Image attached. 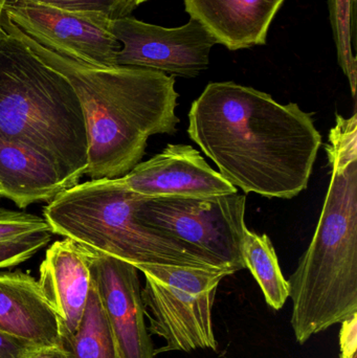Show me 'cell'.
<instances>
[{"instance_id":"4","label":"cell","mask_w":357,"mask_h":358,"mask_svg":"<svg viewBox=\"0 0 357 358\" xmlns=\"http://www.w3.org/2000/svg\"><path fill=\"white\" fill-rule=\"evenodd\" d=\"M0 138L45 157L68 189L87 171V125L75 90L64 76L3 29L0 31Z\"/></svg>"},{"instance_id":"14","label":"cell","mask_w":357,"mask_h":358,"mask_svg":"<svg viewBox=\"0 0 357 358\" xmlns=\"http://www.w3.org/2000/svg\"><path fill=\"white\" fill-rule=\"evenodd\" d=\"M285 0H184L190 18L230 50L263 45Z\"/></svg>"},{"instance_id":"9","label":"cell","mask_w":357,"mask_h":358,"mask_svg":"<svg viewBox=\"0 0 357 358\" xmlns=\"http://www.w3.org/2000/svg\"><path fill=\"white\" fill-rule=\"evenodd\" d=\"M111 31L121 43L117 66L152 69L171 77H198L209 67L210 52L217 44L193 18L168 29L126 16L112 20Z\"/></svg>"},{"instance_id":"3","label":"cell","mask_w":357,"mask_h":358,"mask_svg":"<svg viewBox=\"0 0 357 358\" xmlns=\"http://www.w3.org/2000/svg\"><path fill=\"white\" fill-rule=\"evenodd\" d=\"M330 182L312 242L289 284L296 341L357 313V115L337 113L325 146Z\"/></svg>"},{"instance_id":"25","label":"cell","mask_w":357,"mask_h":358,"mask_svg":"<svg viewBox=\"0 0 357 358\" xmlns=\"http://www.w3.org/2000/svg\"><path fill=\"white\" fill-rule=\"evenodd\" d=\"M6 2H8V0H0V31H2V15H3L4 6H6Z\"/></svg>"},{"instance_id":"7","label":"cell","mask_w":357,"mask_h":358,"mask_svg":"<svg viewBox=\"0 0 357 358\" xmlns=\"http://www.w3.org/2000/svg\"><path fill=\"white\" fill-rule=\"evenodd\" d=\"M247 196L142 197L136 216L149 227L184 242L210 265L234 275L245 269L242 256Z\"/></svg>"},{"instance_id":"24","label":"cell","mask_w":357,"mask_h":358,"mask_svg":"<svg viewBox=\"0 0 357 358\" xmlns=\"http://www.w3.org/2000/svg\"><path fill=\"white\" fill-rule=\"evenodd\" d=\"M27 358H66L60 346L36 348Z\"/></svg>"},{"instance_id":"18","label":"cell","mask_w":357,"mask_h":358,"mask_svg":"<svg viewBox=\"0 0 357 358\" xmlns=\"http://www.w3.org/2000/svg\"><path fill=\"white\" fill-rule=\"evenodd\" d=\"M356 0H328L329 16L337 61L349 81L352 96L356 98L357 61L356 55Z\"/></svg>"},{"instance_id":"23","label":"cell","mask_w":357,"mask_h":358,"mask_svg":"<svg viewBox=\"0 0 357 358\" xmlns=\"http://www.w3.org/2000/svg\"><path fill=\"white\" fill-rule=\"evenodd\" d=\"M36 348L0 330V358H27Z\"/></svg>"},{"instance_id":"21","label":"cell","mask_w":357,"mask_h":358,"mask_svg":"<svg viewBox=\"0 0 357 358\" xmlns=\"http://www.w3.org/2000/svg\"><path fill=\"white\" fill-rule=\"evenodd\" d=\"M52 231H42L0 245V269L17 266L35 256L52 240Z\"/></svg>"},{"instance_id":"1","label":"cell","mask_w":357,"mask_h":358,"mask_svg":"<svg viewBox=\"0 0 357 358\" xmlns=\"http://www.w3.org/2000/svg\"><path fill=\"white\" fill-rule=\"evenodd\" d=\"M188 134L226 181L262 197L307 189L322 136L296 103L235 82H212L192 103Z\"/></svg>"},{"instance_id":"22","label":"cell","mask_w":357,"mask_h":358,"mask_svg":"<svg viewBox=\"0 0 357 358\" xmlns=\"http://www.w3.org/2000/svg\"><path fill=\"white\" fill-rule=\"evenodd\" d=\"M340 346L341 358H357V313L342 322Z\"/></svg>"},{"instance_id":"12","label":"cell","mask_w":357,"mask_h":358,"mask_svg":"<svg viewBox=\"0 0 357 358\" xmlns=\"http://www.w3.org/2000/svg\"><path fill=\"white\" fill-rule=\"evenodd\" d=\"M38 282L58 315L61 338L73 336L81 323L92 284L83 246L67 238L52 243L40 265Z\"/></svg>"},{"instance_id":"10","label":"cell","mask_w":357,"mask_h":358,"mask_svg":"<svg viewBox=\"0 0 357 358\" xmlns=\"http://www.w3.org/2000/svg\"><path fill=\"white\" fill-rule=\"evenodd\" d=\"M85 250L92 280L98 290L121 358H154L138 269L130 263Z\"/></svg>"},{"instance_id":"17","label":"cell","mask_w":357,"mask_h":358,"mask_svg":"<svg viewBox=\"0 0 357 358\" xmlns=\"http://www.w3.org/2000/svg\"><path fill=\"white\" fill-rule=\"evenodd\" d=\"M245 268L259 284L266 303L275 310L284 307L289 298V284L279 265L276 250L268 235H258L255 231H245L242 246Z\"/></svg>"},{"instance_id":"11","label":"cell","mask_w":357,"mask_h":358,"mask_svg":"<svg viewBox=\"0 0 357 358\" xmlns=\"http://www.w3.org/2000/svg\"><path fill=\"white\" fill-rule=\"evenodd\" d=\"M119 180L132 193L145 198L212 197L237 192L189 145H168Z\"/></svg>"},{"instance_id":"20","label":"cell","mask_w":357,"mask_h":358,"mask_svg":"<svg viewBox=\"0 0 357 358\" xmlns=\"http://www.w3.org/2000/svg\"><path fill=\"white\" fill-rule=\"evenodd\" d=\"M42 231H52L45 219L37 215L0 208V245Z\"/></svg>"},{"instance_id":"26","label":"cell","mask_w":357,"mask_h":358,"mask_svg":"<svg viewBox=\"0 0 357 358\" xmlns=\"http://www.w3.org/2000/svg\"><path fill=\"white\" fill-rule=\"evenodd\" d=\"M143 1L146 2L148 1V0H143Z\"/></svg>"},{"instance_id":"6","label":"cell","mask_w":357,"mask_h":358,"mask_svg":"<svg viewBox=\"0 0 357 358\" xmlns=\"http://www.w3.org/2000/svg\"><path fill=\"white\" fill-rule=\"evenodd\" d=\"M142 288L149 334L165 341L159 353L192 352L218 347L213 326L218 286L228 271L216 268L142 265Z\"/></svg>"},{"instance_id":"5","label":"cell","mask_w":357,"mask_h":358,"mask_svg":"<svg viewBox=\"0 0 357 358\" xmlns=\"http://www.w3.org/2000/svg\"><path fill=\"white\" fill-rule=\"evenodd\" d=\"M140 199L119 178L92 179L50 200L44 219L52 233L136 268L151 264L215 268L184 242L143 223L136 216Z\"/></svg>"},{"instance_id":"19","label":"cell","mask_w":357,"mask_h":358,"mask_svg":"<svg viewBox=\"0 0 357 358\" xmlns=\"http://www.w3.org/2000/svg\"><path fill=\"white\" fill-rule=\"evenodd\" d=\"M68 12L96 13L110 19L130 16L143 0H29Z\"/></svg>"},{"instance_id":"16","label":"cell","mask_w":357,"mask_h":358,"mask_svg":"<svg viewBox=\"0 0 357 358\" xmlns=\"http://www.w3.org/2000/svg\"><path fill=\"white\" fill-rule=\"evenodd\" d=\"M60 347L66 358H121L94 282L77 331L61 338Z\"/></svg>"},{"instance_id":"15","label":"cell","mask_w":357,"mask_h":358,"mask_svg":"<svg viewBox=\"0 0 357 358\" xmlns=\"http://www.w3.org/2000/svg\"><path fill=\"white\" fill-rule=\"evenodd\" d=\"M68 185L45 157L16 143L0 138V197L19 208L54 199Z\"/></svg>"},{"instance_id":"13","label":"cell","mask_w":357,"mask_h":358,"mask_svg":"<svg viewBox=\"0 0 357 358\" xmlns=\"http://www.w3.org/2000/svg\"><path fill=\"white\" fill-rule=\"evenodd\" d=\"M0 330L37 348L60 346L58 315L29 273L0 271Z\"/></svg>"},{"instance_id":"8","label":"cell","mask_w":357,"mask_h":358,"mask_svg":"<svg viewBox=\"0 0 357 358\" xmlns=\"http://www.w3.org/2000/svg\"><path fill=\"white\" fill-rule=\"evenodd\" d=\"M2 17L57 54L92 66H117L121 43L111 31L115 19L96 13L59 10L29 0H8Z\"/></svg>"},{"instance_id":"2","label":"cell","mask_w":357,"mask_h":358,"mask_svg":"<svg viewBox=\"0 0 357 358\" xmlns=\"http://www.w3.org/2000/svg\"><path fill=\"white\" fill-rule=\"evenodd\" d=\"M1 27L75 90L87 125L90 178L126 176L142 161L151 136L175 134L180 94L174 77L140 67L84 64L39 45L3 17Z\"/></svg>"}]
</instances>
